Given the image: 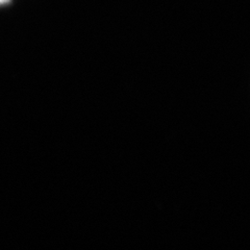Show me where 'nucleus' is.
Here are the masks:
<instances>
[{
  "mask_svg": "<svg viewBox=\"0 0 250 250\" xmlns=\"http://www.w3.org/2000/svg\"><path fill=\"white\" fill-rule=\"evenodd\" d=\"M5 1H7V0H1V2H2V3H4Z\"/></svg>",
  "mask_w": 250,
  "mask_h": 250,
  "instance_id": "1",
  "label": "nucleus"
}]
</instances>
